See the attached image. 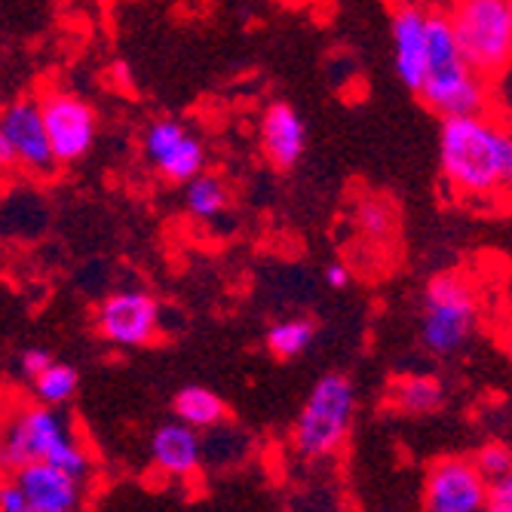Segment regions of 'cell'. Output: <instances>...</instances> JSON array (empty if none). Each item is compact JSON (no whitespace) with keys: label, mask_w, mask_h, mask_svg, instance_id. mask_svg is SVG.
Here are the masks:
<instances>
[{"label":"cell","mask_w":512,"mask_h":512,"mask_svg":"<svg viewBox=\"0 0 512 512\" xmlns=\"http://www.w3.org/2000/svg\"><path fill=\"white\" fill-rule=\"evenodd\" d=\"M439 169L445 188L460 200L512 194V126L491 114L442 120Z\"/></svg>","instance_id":"cell-1"},{"label":"cell","mask_w":512,"mask_h":512,"mask_svg":"<svg viewBox=\"0 0 512 512\" xmlns=\"http://www.w3.org/2000/svg\"><path fill=\"white\" fill-rule=\"evenodd\" d=\"M491 80L482 77L467 53L460 50V40L454 34V25L448 13H430V71L424 80V89L417 96L424 105L448 117H470V114H488L491 108Z\"/></svg>","instance_id":"cell-2"},{"label":"cell","mask_w":512,"mask_h":512,"mask_svg":"<svg viewBox=\"0 0 512 512\" xmlns=\"http://www.w3.org/2000/svg\"><path fill=\"white\" fill-rule=\"evenodd\" d=\"M0 460H4V467L10 473H16L19 467L34 463V460H50V463H56V467H62L80 479L89 470V457L74 442L65 417L53 405H43V402L22 405L10 417Z\"/></svg>","instance_id":"cell-3"},{"label":"cell","mask_w":512,"mask_h":512,"mask_svg":"<svg viewBox=\"0 0 512 512\" xmlns=\"http://www.w3.org/2000/svg\"><path fill=\"white\" fill-rule=\"evenodd\" d=\"M479 325V292L460 270H442L421 295V344L433 356H454Z\"/></svg>","instance_id":"cell-4"},{"label":"cell","mask_w":512,"mask_h":512,"mask_svg":"<svg viewBox=\"0 0 512 512\" xmlns=\"http://www.w3.org/2000/svg\"><path fill=\"white\" fill-rule=\"evenodd\" d=\"M353 408H356V393L344 375L332 371V375L319 378L292 427L295 454L304 460L335 457L347 442Z\"/></svg>","instance_id":"cell-5"},{"label":"cell","mask_w":512,"mask_h":512,"mask_svg":"<svg viewBox=\"0 0 512 512\" xmlns=\"http://www.w3.org/2000/svg\"><path fill=\"white\" fill-rule=\"evenodd\" d=\"M448 19L482 77L494 80L512 68V0H451Z\"/></svg>","instance_id":"cell-6"},{"label":"cell","mask_w":512,"mask_h":512,"mask_svg":"<svg viewBox=\"0 0 512 512\" xmlns=\"http://www.w3.org/2000/svg\"><path fill=\"white\" fill-rule=\"evenodd\" d=\"M0 163H4V169H19L37 178L53 175V169L59 166L37 96H22L10 102L4 117H0Z\"/></svg>","instance_id":"cell-7"},{"label":"cell","mask_w":512,"mask_h":512,"mask_svg":"<svg viewBox=\"0 0 512 512\" xmlns=\"http://www.w3.org/2000/svg\"><path fill=\"white\" fill-rule=\"evenodd\" d=\"M37 99L59 166H71L83 160L92 151V145H96V132H99L96 108L65 86H46L40 89Z\"/></svg>","instance_id":"cell-8"},{"label":"cell","mask_w":512,"mask_h":512,"mask_svg":"<svg viewBox=\"0 0 512 512\" xmlns=\"http://www.w3.org/2000/svg\"><path fill=\"white\" fill-rule=\"evenodd\" d=\"M96 329L117 347H148L163 329V313L148 289L126 286L102 298L96 310Z\"/></svg>","instance_id":"cell-9"},{"label":"cell","mask_w":512,"mask_h":512,"mask_svg":"<svg viewBox=\"0 0 512 512\" xmlns=\"http://www.w3.org/2000/svg\"><path fill=\"white\" fill-rule=\"evenodd\" d=\"M491 500V482L482 476L476 460L442 457L424 482V512H485Z\"/></svg>","instance_id":"cell-10"},{"label":"cell","mask_w":512,"mask_h":512,"mask_svg":"<svg viewBox=\"0 0 512 512\" xmlns=\"http://www.w3.org/2000/svg\"><path fill=\"white\" fill-rule=\"evenodd\" d=\"M145 157L154 163V169L175 181L188 184L191 178L203 175L206 169V148L200 138L172 117L154 120L145 132Z\"/></svg>","instance_id":"cell-11"},{"label":"cell","mask_w":512,"mask_h":512,"mask_svg":"<svg viewBox=\"0 0 512 512\" xmlns=\"http://www.w3.org/2000/svg\"><path fill=\"white\" fill-rule=\"evenodd\" d=\"M390 28L396 74L411 92H421L430 71V13L414 4H402L393 13Z\"/></svg>","instance_id":"cell-12"},{"label":"cell","mask_w":512,"mask_h":512,"mask_svg":"<svg viewBox=\"0 0 512 512\" xmlns=\"http://www.w3.org/2000/svg\"><path fill=\"white\" fill-rule=\"evenodd\" d=\"M13 479L25 491L34 512H77L80 506V476L50 460L25 463L13 473Z\"/></svg>","instance_id":"cell-13"},{"label":"cell","mask_w":512,"mask_h":512,"mask_svg":"<svg viewBox=\"0 0 512 512\" xmlns=\"http://www.w3.org/2000/svg\"><path fill=\"white\" fill-rule=\"evenodd\" d=\"M258 138H261V151L264 157L276 166V169H292L298 166V160L304 157L307 148V126L301 120V114L286 105V102H273L258 126Z\"/></svg>","instance_id":"cell-14"},{"label":"cell","mask_w":512,"mask_h":512,"mask_svg":"<svg viewBox=\"0 0 512 512\" xmlns=\"http://www.w3.org/2000/svg\"><path fill=\"white\" fill-rule=\"evenodd\" d=\"M203 430L175 421L163 424L154 439H151V457L157 463V470L172 476V479H191L206 460V445H203Z\"/></svg>","instance_id":"cell-15"},{"label":"cell","mask_w":512,"mask_h":512,"mask_svg":"<svg viewBox=\"0 0 512 512\" xmlns=\"http://www.w3.org/2000/svg\"><path fill=\"white\" fill-rule=\"evenodd\" d=\"M390 405L402 414H433L445 405V387L433 375H405L393 381Z\"/></svg>","instance_id":"cell-16"},{"label":"cell","mask_w":512,"mask_h":512,"mask_svg":"<svg viewBox=\"0 0 512 512\" xmlns=\"http://www.w3.org/2000/svg\"><path fill=\"white\" fill-rule=\"evenodd\" d=\"M172 408L178 414V421L191 424L197 430H215L218 424L227 421L224 399L209 387H184V390H178Z\"/></svg>","instance_id":"cell-17"},{"label":"cell","mask_w":512,"mask_h":512,"mask_svg":"<svg viewBox=\"0 0 512 512\" xmlns=\"http://www.w3.org/2000/svg\"><path fill=\"white\" fill-rule=\"evenodd\" d=\"M230 206V194L218 175H197L184 184V209H188L197 221H215Z\"/></svg>","instance_id":"cell-18"},{"label":"cell","mask_w":512,"mask_h":512,"mask_svg":"<svg viewBox=\"0 0 512 512\" xmlns=\"http://www.w3.org/2000/svg\"><path fill=\"white\" fill-rule=\"evenodd\" d=\"M267 350L276 359H295L301 353L310 350V344L316 341V322L304 319V316H292V319H279L267 329Z\"/></svg>","instance_id":"cell-19"},{"label":"cell","mask_w":512,"mask_h":512,"mask_svg":"<svg viewBox=\"0 0 512 512\" xmlns=\"http://www.w3.org/2000/svg\"><path fill=\"white\" fill-rule=\"evenodd\" d=\"M356 227L368 240H387L396 230V206L390 197L368 194L356 203Z\"/></svg>","instance_id":"cell-20"},{"label":"cell","mask_w":512,"mask_h":512,"mask_svg":"<svg viewBox=\"0 0 512 512\" xmlns=\"http://www.w3.org/2000/svg\"><path fill=\"white\" fill-rule=\"evenodd\" d=\"M31 384H34L37 402L59 408V405L71 402V396L77 393V368H74V365H65V362H53V365L46 368L40 378H34Z\"/></svg>","instance_id":"cell-21"},{"label":"cell","mask_w":512,"mask_h":512,"mask_svg":"<svg viewBox=\"0 0 512 512\" xmlns=\"http://www.w3.org/2000/svg\"><path fill=\"white\" fill-rule=\"evenodd\" d=\"M473 460H476V467L482 470V476L488 482H494V479H500V476H506L512 470V451L506 445H500V442L482 445Z\"/></svg>","instance_id":"cell-22"},{"label":"cell","mask_w":512,"mask_h":512,"mask_svg":"<svg viewBox=\"0 0 512 512\" xmlns=\"http://www.w3.org/2000/svg\"><path fill=\"white\" fill-rule=\"evenodd\" d=\"M50 365H53V356L46 353L43 347H28V350L19 356V371H22V375H25L28 381L40 378Z\"/></svg>","instance_id":"cell-23"},{"label":"cell","mask_w":512,"mask_h":512,"mask_svg":"<svg viewBox=\"0 0 512 512\" xmlns=\"http://www.w3.org/2000/svg\"><path fill=\"white\" fill-rule=\"evenodd\" d=\"M0 512H34L16 479L4 482V488H0Z\"/></svg>","instance_id":"cell-24"},{"label":"cell","mask_w":512,"mask_h":512,"mask_svg":"<svg viewBox=\"0 0 512 512\" xmlns=\"http://www.w3.org/2000/svg\"><path fill=\"white\" fill-rule=\"evenodd\" d=\"M322 279H325V286H329V289L341 292V289H347L353 283V273H350V267L344 261H332V264H325Z\"/></svg>","instance_id":"cell-25"},{"label":"cell","mask_w":512,"mask_h":512,"mask_svg":"<svg viewBox=\"0 0 512 512\" xmlns=\"http://www.w3.org/2000/svg\"><path fill=\"white\" fill-rule=\"evenodd\" d=\"M491 503H503L512 509V470L491 482Z\"/></svg>","instance_id":"cell-26"},{"label":"cell","mask_w":512,"mask_h":512,"mask_svg":"<svg viewBox=\"0 0 512 512\" xmlns=\"http://www.w3.org/2000/svg\"><path fill=\"white\" fill-rule=\"evenodd\" d=\"M485 512H512V509L503 506V503H491V500H488V509H485Z\"/></svg>","instance_id":"cell-27"}]
</instances>
